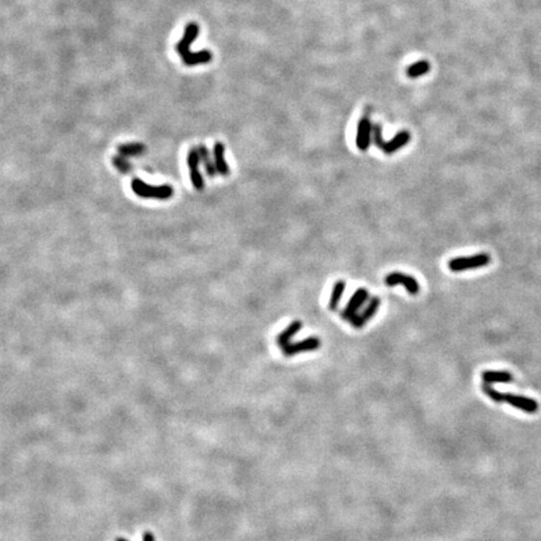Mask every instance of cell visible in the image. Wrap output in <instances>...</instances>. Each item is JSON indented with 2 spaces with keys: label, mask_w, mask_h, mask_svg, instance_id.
<instances>
[{
  "label": "cell",
  "mask_w": 541,
  "mask_h": 541,
  "mask_svg": "<svg viewBox=\"0 0 541 541\" xmlns=\"http://www.w3.org/2000/svg\"><path fill=\"white\" fill-rule=\"evenodd\" d=\"M482 392L488 397H490L493 401H495V402H506L513 406V407L522 410L526 414H535L536 411L539 410V403L536 402V400L530 399V397L526 396H520V395L502 394V392L497 391V390H495L493 386L488 385V383L482 385Z\"/></svg>",
  "instance_id": "6da1fadb"
},
{
  "label": "cell",
  "mask_w": 541,
  "mask_h": 541,
  "mask_svg": "<svg viewBox=\"0 0 541 541\" xmlns=\"http://www.w3.org/2000/svg\"><path fill=\"white\" fill-rule=\"evenodd\" d=\"M131 186H132V190L136 193L137 196L141 197V198L165 201V199H168L170 198V197H173V193H174L173 187H170V186L168 185L149 186L139 178H133Z\"/></svg>",
  "instance_id": "7a4b0ae2"
},
{
  "label": "cell",
  "mask_w": 541,
  "mask_h": 541,
  "mask_svg": "<svg viewBox=\"0 0 541 541\" xmlns=\"http://www.w3.org/2000/svg\"><path fill=\"white\" fill-rule=\"evenodd\" d=\"M491 258L488 253H479V255L470 256V257H456L450 259L447 263L448 268L452 272H462L466 269L481 268V267L490 264Z\"/></svg>",
  "instance_id": "3957f363"
},
{
  "label": "cell",
  "mask_w": 541,
  "mask_h": 541,
  "mask_svg": "<svg viewBox=\"0 0 541 541\" xmlns=\"http://www.w3.org/2000/svg\"><path fill=\"white\" fill-rule=\"evenodd\" d=\"M199 163H201V157H199L198 147H192L188 152L187 165L189 168L190 182L197 190H202L204 188V181L201 170H199Z\"/></svg>",
  "instance_id": "277c9868"
},
{
  "label": "cell",
  "mask_w": 541,
  "mask_h": 541,
  "mask_svg": "<svg viewBox=\"0 0 541 541\" xmlns=\"http://www.w3.org/2000/svg\"><path fill=\"white\" fill-rule=\"evenodd\" d=\"M385 283L386 286L388 287H395L397 286V284H402V286L406 288V291L412 296L417 295L420 291V284L416 281V278L401 272L390 273V275L385 278Z\"/></svg>",
  "instance_id": "5b68a950"
},
{
  "label": "cell",
  "mask_w": 541,
  "mask_h": 541,
  "mask_svg": "<svg viewBox=\"0 0 541 541\" xmlns=\"http://www.w3.org/2000/svg\"><path fill=\"white\" fill-rule=\"evenodd\" d=\"M372 129H374V125H372L369 117H363V118L360 119L356 134V145L360 150L365 152V150L369 149L372 141Z\"/></svg>",
  "instance_id": "8992f818"
},
{
  "label": "cell",
  "mask_w": 541,
  "mask_h": 541,
  "mask_svg": "<svg viewBox=\"0 0 541 541\" xmlns=\"http://www.w3.org/2000/svg\"><path fill=\"white\" fill-rule=\"evenodd\" d=\"M320 347L321 341L317 337H307L305 340L300 341V342L289 343L284 349H282V352H283L284 356L291 357L297 353H302V352L315 351V350L320 349Z\"/></svg>",
  "instance_id": "52a82bcc"
},
{
  "label": "cell",
  "mask_w": 541,
  "mask_h": 541,
  "mask_svg": "<svg viewBox=\"0 0 541 541\" xmlns=\"http://www.w3.org/2000/svg\"><path fill=\"white\" fill-rule=\"evenodd\" d=\"M367 298H369V292H367V289L366 288L356 289V292H354L353 295H352V297L350 298L349 304H347L346 308L342 311L341 316H342L345 320L349 321L352 316L357 315L358 308H360L361 306H363V304L367 301Z\"/></svg>",
  "instance_id": "ba28073f"
},
{
  "label": "cell",
  "mask_w": 541,
  "mask_h": 541,
  "mask_svg": "<svg viewBox=\"0 0 541 541\" xmlns=\"http://www.w3.org/2000/svg\"><path fill=\"white\" fill-rule=\"evenodd\" d=\"M198 34H199L198 24L189 23L187 26H186L185 34H183V37L181 38V40H179L178 44H177L176 47L177 53H178L181 57H183V55L189 53L190 46H192V43L197 39Z\"/></svg>",
  "instance_id": "9c48e42d"
},
{
  "label": "cell",
  "mask_w": 541,
  "mask_h": 541,
  "mask_svg": "<svg viewBox=\"0 0 541 541\" xmlns=\"http://www.w3.org/2000/svg\"><path fill=\"white\" fill-rule=\"evenodd\" d=\"M302 326H304V325H302L301 321H293V322L289 323L288 326L278 334L277 345L280 346L281 349H284L286 346H288L289 343H291V340L293 338V336H296V334L301 331Z\"/></svg>",
  "instance_id": "30bf717a"
},
{
  "label": "cell",
  "mask_w": 541,
  "mask_h": 541,
  "mask_svg": "<svg viewBox=\"0 0 541 541\" xmlns=\"http://www.w3.org/2000/svg\"><path fill=\"white\" fill-rule=\"evenodd\" d=\"M410 133L407 131H401L400 133H397L394 138L390 141V142H386L383 145V152L386 154H394L395 152H397L399 149L405 147L408 142H410Z\"/></svg>",
  "instance_id": "8fae6325"
},
{
  "label": "cell",
  "mask_w": 541,
  "mask_h": 541,
  "mask_svg": "<svg viewBox=\"0 0 541 541\" xmlns=\"http://www.w3.org/2000/svg\"><path fill=\"white\" fill-rule=\"evenodd\" d=\"M213 58L212 51L208 50V49H203L201 51H197V53H192L189 51L188 54L183 55L182 59L186 66H198V64H206V63H210Z\"/></svg>",
  "instance_id": "7c38bea8"
},
{
  "label": "cell",
  "mask_w": 541,
  "mask_h": 541,
  "mask_svg": "<svg viewBox=\"0 0 541 541\" xmlns=\"http://www.w3.org/2000/svg\"><path fill=\"white\" fill-rule=\"evenodd\" d=\"M484 383L493 385V383H509L514 380V376L509 371H491L486 370L481 375Z\"/></svg>",
  "instance_id": "4fadbf2b"
},
{
  "label": "cell",
  "mask_w": 541,
  "mask_h": 541,
  "mask_svg": "<svg viewBox=\"0 0 541 541\" xmlns=\"http://www.w3.org/2000/svg\"><path fill=\"white\" fill-rule=\"evenodd\" d=\"M224 144L221 142H217L214 144V149H213V154H214V163L215 168H217V172L221 174V176H228L230 174V167L227 165L226 158H224Z\"/></svg>",
  "instance_id": "5bb4252c"
},
{
  "label": "cell",
  "mask_w": 541,
  "mask_h": 541,
  "mask_svg": "<svg viewBox=\"0 0 541 541\" xmlns=\"http://www.w3.org/2000/svg\"><path fill=\"white\" fill-rule=\"evenodd\" d=\"M198 152H199V157H201V163L204 165L206 173H207L210 177H214L215 173H218V172H217V168H215L214 159H212V157H211L208 148L204 144H201L198 145Z\"/></svg>",
  "instance_id": "9a60e30c"
},
{
  "label": "cell",
  "mask_w": 541,
  "mask_h": 541,
  "mask_svg": "<svg viewBox=\"0 0 541 541\" xmlns=\"http://www.w3.org/2000/svg\"><path fill=\"white\" fill-rule=\"evenodd\" d=\"M345 288H346V282L343 280L337 281V282L333 284V288H332L331 297H329V308L331 309V311L337 309L338 305H340L341 302V298H342L343 296V292H345Z\"/></svg>",
  "instance_id": "2e32d148"
},
{
  "label": "cell",
  "mask_w": 541,
  "mask_h": 541,
  "mask_svg": "<svg viewBox=\"0 0 541 541\" xmlns=\"http://www.w3.org/2000/svg\"><path fill=\"white\" fill-rule=\"evenodd\" d=\"M118 152L120 156L124 157L141 156L145 152V145L143 143H125L118 145Z\"/></svg>",
  "instance_id": "e0dca14e"
},
{
  "label": "cell",
  "mask_w": 541,
  "mask_h": 541,
  "mask_svg": "<svg viewBox=\"0 0 541 541\" xmlns=\"http://www.w3.org/2000/svg\"><path fill=\"white\" fill-rule=\"evenodd\" d=\"M430 63L427 60H420V62L414 63L412 66H410L406 71L408 78H419L423 77L425 74H427L430 71Z\"/></svg>",
  "instance_id": "ac0fdd59"
},
{
  "label": "cell",
  "mask_w": 541,
  "mask_h": 541,
  "mask_svg": "<svg viewBox=\"0 0 541 541\" xmlns=\"http://www.w3.org/2000/svg\"><path fill=\"white\" fill-rule=\"evenodd\" d=\"M380 304H381V301L378 297L371 298L369 306L366 307L365 311H362V313L360 315L361 320H362L363 323H366L369 320H371V318L376 315L377 309H378V307H380Z\"/></svg>",
  "instance_id": "d6986e66"
},
{
  "label": "cell",
  "mask_w": 541,
  "mask_h": 541,
  "mask_svg": "<svg viewBox=\"0 0 541 541\" xmlns=\"http://www.w3.org/2000/svg\"><path fill=\"white\" fill-rule=\"evenodd\" d=\"M112 163H113L114 167L117 168V169L119 170V172H122V173H129L132 172V165L129 163V162L127 161V159L124 158L123 156H116L113 157V159H112Z\"/></svg>",
  "instance_id": "ffe728a7"
},
{
  "label": "cell",
  "mask_w": 541,
  "mask_h": 541,
  "mask_svg": "<svg viewBox=\"0 0 541 541\" xmlns=\"http://www.w3.org/2000/svg\"><path fill=\"white\" fill-rule=\"evenodd\" d=\"M372 142L375 143L377 148L383 149V145H385V141H383L382 137V128L380 124H375L374 129H372Z\"/></svg>",
  "instance_id": "44dd1931"
},
{
  "label": "cell",
  "mask_w": 541,
  "mask_h": 541,
  "mask_svg": "<svg viewBox=\"0 0 541 541\" xmlns=\"http://www.w3.org/2000/svg\"><path fill=\"white\" fill-rule=\"evenodd\" d=\"M143 541H156V539H154V535L150 531H145L143 534Z\"/></svg>",
  "instance_id": "7402d4cb"
},
{
  "label": "cell",
  "mask_w": 541,
  "mask_h": 541,
  "mask_svg": "<svg viewBox=\"0 0 541 541\" xmlns=\"http://www.w3.org/2000/svg\"><path fill=\"white\" fill-rule=\"evenodd\" d=\"M116 541H128V540H127V539H124V538H117Z\"/></svg>",
  "instance_id": "603a6c76"
}]
</instances>
